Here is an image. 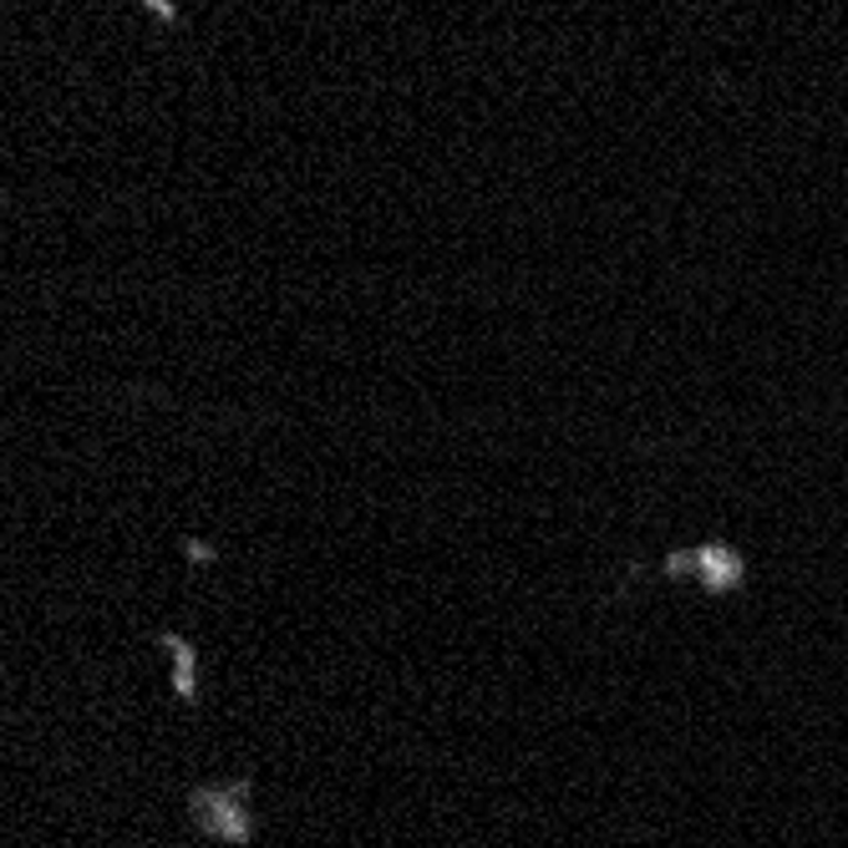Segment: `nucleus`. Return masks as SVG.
<instances>
[{"instance_id":"nucleus-1","label":"nucleus","mask_w":848,"mask_h":848,"mask_svg":"<svg viewBox=\"0 0 848 848\" xmlns=\"http://www.w3.org/2000/svg\"><path fill=\"white\" fill-rule=\"evenodd\" d=\"M244 793H250V788H224V797L194 793V818H199L213 838H224V844H250V808H244Z\"/></svg>"},{"instance_id":"nucleus-2","label":"nucleus","mask_w":848,"mask_h":848,"mask_svg":"<svg viewBox=\"0 0 848 848\" xmlns=\"http://www.w3.org/2000/svg\"><path fill=\"white\" fill-rule=\"evenodd\" d=\"M691 570L702 574V584L712 595L742 584V559H737V549H727V543H706L702 554H691Z\"/></svg>"},{"instance_id":"nucleus-3","label":"nucleus","mask_w":848,"mask_h":848,"mask_svg":"<svg viewBox=\"0 0 848 848\" xmlns=\"http://www.w3.org/2000/svg\"><path fill=\"white\" fill-rule=\"evenodd\" d=\"M163 646L173 650V691L184 702H199V676H194V646H184L178 636H163Z\"/></svg>"}]
</instances>
